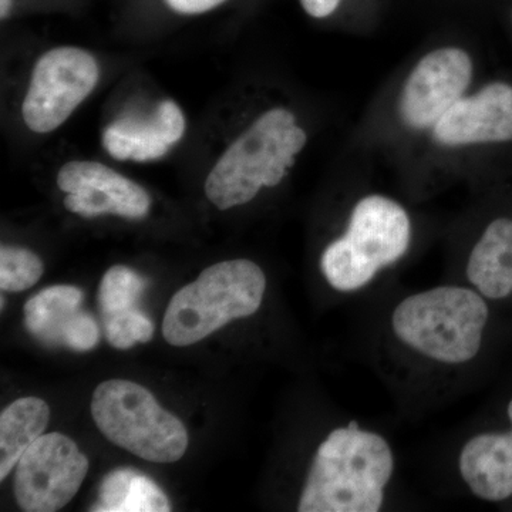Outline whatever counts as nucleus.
Returning a JSON list of instances; mask_svg holds the SVG:
<instances>
[{
    "label": "nucleus",
    "instance_id": "f257e3e1",
    "mask_svg": "<svg viewBox=\"0 0 512 512\" xmlns=\"http://www.w3.org/2000/svg\"><path fill=\"white\" fill-rule=\"evenodd\" d=\"M393 473L394 456L387 440L352 421L320 444L298 511H380Z\"/></svg>",
    "mask_w": 512,
    "mask_h": 512
},
{
    "label": "nucleus",
    "instance_id": "f03ea898",
    "mask_svg": "<svg viewBox=\"0 0 512 512\" xmlns=\"http://www.w3.org/2000/svg\"><path fill=\"white\" fill-rule=\"evenodd\" d=\"M487 302L476 289L439 286L407 296L392 313V330L402 345L444 366L476 359L487 326Z\"/></svg>",
    "mask_w": 512,
    "mask_h": 512
},
{
    "label": "nucleus",
    "instance_id": "7ed1b4c3",
    "mask_svg": "<svg viewBox=\"0 0 512 512\" xmlns=\"http://www.w3.org/2000/svg\"><path fill=\"white\" fill-rule=\"evenodd\" d=\"M265 291L266 276L255 262L232 259L208 266L171 299L164 316V339L178 348L194 345L231 320L258 312Z\"/></svg>",
    "mask_w": 512,
    "mask_h": 512
},
{
    "label": "nucleus",
    "instance_id": "20e7f679",
    "mask_svg": "<svg viewBox=\"0 0 512 512\" xmlns=\"http://www.w3.org/2000/svg\"><path fill=\"white\" fill-rule=\"evenodd\" d=\"M412 238V222L402 205L382 195L357 202L348 231L323 252L320 268L340 292L365 288L384 266L396 264Z\"/></svg>",
    "mask_w": 512,
    "mask_h": 512
},
{
    "label": "nucleus",
    "instance_id": "39448f33",
    "mask_svg": "<svg viewBox=\"0 0 512 512\" xmlns=\"http://www.w3.org/2000/svg\"><path fill=\"white\" fill-rule=\"evenodd\" d=\"M92 416L101 433L134 456L175 463L188 447L183 421L168 413L143 386L107 380L94 390Z\"/></svg>",
    "mask_w": 512,
    "mask_h": 512
},
{
    "label": "nucleus",
    "instance_id": "423d86ee",
    "mask_svg": "<svg viewBox=\"0 0 512 512\" xmlns=\"http://www.w3.org/2000/svg\"><path fill=\"white\" fill-rule=\"evenodd\" d=\"M296 117L286 109L262 114L222 154L205 181L208 200L225 211L254 200L262 187H275L291 167L278 153L279 141Z\"/></svg>",
    "mask_w": 512,
    "mask_h": 512
},
{
    "label": "nucleus",
    "instance_id": "0eeeda50",
    "mask_svg": "<svg viewBox=\"0 0 512 512\" xmlns=\"http://www.w3.org/2000/svg\"><path fill=\"white\" fill-rule=\"evenodd\" d=\"M97 60L79 47H56L37 60L22 116L33 133H52L72 116L99 82Z\"/></svg>",
    "mask_w": 512,
    "mask_h": 512
},
{
    "label": "nucleus",
    "instance_id": "6e6552de",
    "mask_svg": "<svg viewBox=\"0 0 512 512\" xmlns=\"http://www.w3.org/2000/svg\"><path fill=\"white\" fill-rule=\"evenodd\" d=\"M89 460L60 433L43 434L16 464L15 497L26 512L62 510L79 493Z\"/></svg>",
    "mask_w": 512,
    "mask_h": 512
},
{
    "label": "nucleus",
    "instance_id": "1a4fd4ad",
    "mask_svg": "<svg viewBox=\"0 0 512 512\" xmlns=\"http://www.w3.org/2000/svg\"><path fill=\"white\" fill-rule=\"evenodd\" d=\"M473 77V62L457 47L437 49L414 67L404 84L400 114L407 126L434 127L458 100Z\"/></svg>",
    "mask_w": 512,
    "mask_h": 512
},
{
    "label": "nucleus",
    "instance_id": "9d476101",
    "mask_svg": "<svg viewBox=\"0 0 512 512\" xmlns=\"http://www.w3.org/2000/svg\"><path fill=\"white\" fill-rule=\"evenodd\" d=\"M57 185L67 194L64 207L82 217L113 214L140 220L150 211V195L141 185L96 161L64 164Z\"/></svg>",
    "mask_w": 512,
    "mask_h": 512
},
{
    "label": "nucleus",
    "instance_id": "9b49d317",
    "mask_svg": "<svg viewBox=\"0 0 512 512\" xmlns=\"http://www.w3.org/2000/svg\"><path fill=\"white\" fill-rule=\"evenodd\" d=\"M441 146L505 143L512 140V86L495 82L463 97L433 127Z\"/></svg>",
    "mask_w": 512,
    "mask_h": 512
},
{
    "label": "nucleus",
    "instance_id": "f8f14e48",
    "mask_svg": "<svg viewBox=\"0 0 512 512\" xmlns=\"http://www.w3.org/2000/svg\"><path fill=\"white\" fill-rule=\"evenodd\" d=\"M83 292L69 285L43 289L25 305L29 332L49 346H63L76 352L96 348L100 330L92 315L80 309Z\"/></svg>",
    "mask_w": 512,
    "mask_h": 512
},
{
    "label": "nucleus",
    "instance_id": "ddd939ff",
    "mask_svg": "<svg viewBox=\"0 0 512 512\" xmlns=\"http://www.w3.org/2000/svg\"><path fill=\"white\" fill-rule=\"evenodd\" d=\"M458 470L471 493L498 503L512 495V431L477 434L458 457Z\"/></svg>",
    "mask_w": 512,
    "mask_h": 512
},
{
    "label": "nucleus",
    "instance_id": "4468645a",
    "mask_svg": "<svg viewBox=\"0 0 512 512\" xmlns=\"http://www.w3.org/2000/svg\"><path fill=\"white\" fill-rule=\"evenodd\" d=\"M467 278L484 298L512 293V220L498 218L485 228L467 262Z\"/></svg>",
    "mask_w": 512,
    "mask_h": 512
},
{
    "label": "nucleus",
    "instance_id": "2eb2a0df",
    "mask_svg": "<svg viewBox=\"0 0 512 512\" xmlns=\"http://www.w3.org/2000/svg\"><path fill=\"white\" fill-rule=\"evenodd\" d=\"M49 420V404L37 397H23L3 410L0 416V480H5L25 451L43 436Z\"/></svg>",
    "mask_w": 512,
    "mask_h": 512
},
{
    "label": "nucleus",
    "instance_id": "dca6fc26",
    "mask_svg": "<svg viewBox=\"0 0 512 512\" xmlns=\"http://www.w3.org/2000/svg\"><path fill=\"white\" fill-rule=\"evenodd\" d=\"M97 512H168L171 504L150 477L131 468L111 471L101 481Z\"/></svg>",
    "mask_w": 512,
    "mask_h": 512
},
{
    "label": "nucleus",
    "instance_id": "f3484780",
    "mask_svg": "<svg viewBox=\"0 0 512 512\" xmlns=\"http://www.w3.org/2000/svg\"><path fill=\"white\" fill-rule=\"evenodd\" d=\"M103 146L116 160L137 163L158 160L170 150V146L158 136L151 119L141 121L131 117L114 121L104 130Z\"/></svg>",
    "mask_w": 512,
    "mask_h": 512
},
{
    "label": "nucleus",
    "instance_id": "a211bd4d",
    "mask_svg": "<svg viewBox=\"0 0 512 512\" xmlns=\"http://www.w3.org/2000/svg\"><path fill=\"white\" fill-rule=\"evenodd\" d=\"M143 278L127 266L117 265L110 268L101 279L99 303L104 319L128 315L137 311V303L143 295Z\"/></svg>",
    "mask_w": 512,
    "mask_h": 512
},
{
    "label": "nucleus",
    "instance_id": "6ab92c4d",
    "mask_svg": "<svg viewBox=\"0 0 512 512\" xmlns=\"http://www.w3.org/2000/svg\"><path fill=\"white\" fill-rule=\"evenodd\" d=\"M43 275V262L26 248H0V288L2 291L22 292L32 288Z\"/></svg>",
    "mask_w": 512,
    "mask_h": 512
},
{
    "label": "nucleus",
    "instance_id": "aec40b11",
    "mask_svg": "<svg viewBox=\"0 0 512 512\" xmlns=\"http://www.w3.org/2000/svg\"><path fill=\"white\" fill-rule=\"evenodd\" d=\"M103 323L107 340L116 349H130L136 343H147L153 338V322L140 309L128 315L104 319Z\"/></svg>",
    "mask_w": 512,
    "mask_h": 512
},
{
    "label": "nucleus",
    "instance_id": "412c9836",
    "mask_svg": "<svg viewBox=\"0 0 512 512\" xmlns=\"http://www.w3.org/2000/svg\"><path fill=\"white\" fill-rule=\"evenodd\" d=\"M158 136L163 138L168 146L178 143L185 131V117L180 106L174 101L164 100L158 104L156 113L151 117Z\"/></svg>",
    "mask_w": 512,
    "mask_h": 512
},
{
    "label": "nucleus",
    "instance_id": "4be33fe9",
    "mask_svg": "<svg viewBox=\"0 0 512 512\" xmlns=\"http://www.w3.org/2000/svg\"><path fill=\"white\" fill-rule=\"evenodd\" d=\"M225 0H165L168 6L181 15H200L224 3Z\"/></svg>",
    "mask_w": 512,
    "mask_h": 512
},
{
    "label": "nucleus",
    "instance_id": "5701e85b",
    "mask_svg": "<svg viewBox=\"0 0 512 512\" xmlns=\"http://www.w3.org/2000/svg\"><path fill=\"white\" fill-rule=\"evenodd\" d=\"M303 9L313 18H326L338 9L340 0H301Z\"/></svg>",
    "mask_w": 512,
    "mask_h": 512
},
{
    "label": "nucleus",
    "instance_id": "b1692460",
    "mask_svg": "<svg viewBox=\"0 0 512 512\" xmlns=\"http://www.w3.org/2000/svg\"><path fill=\"white\" fill-rule=\"evenodd\" d=\"M10 8H12V0H0V16H2V19L9 15Z\"/></svg>",
    "mask_w": 512,
    "mask_h": 512
},
{
    "label": "nucleus",
    "instance_id": "393cba45",
    "mask_svg": "<svg viewBox=\"0 0 512 512\" xmlns=\"http://www.w3.org/2000/svg\"><path fill=\"white\" fill-rule=\"evenodd\" d=\"M508 417H510V421L512 424V400H511L510 404H508Z\"/></svg>",
    "mask_w": 512,
    "mask_h": 512
}]
</instances>
